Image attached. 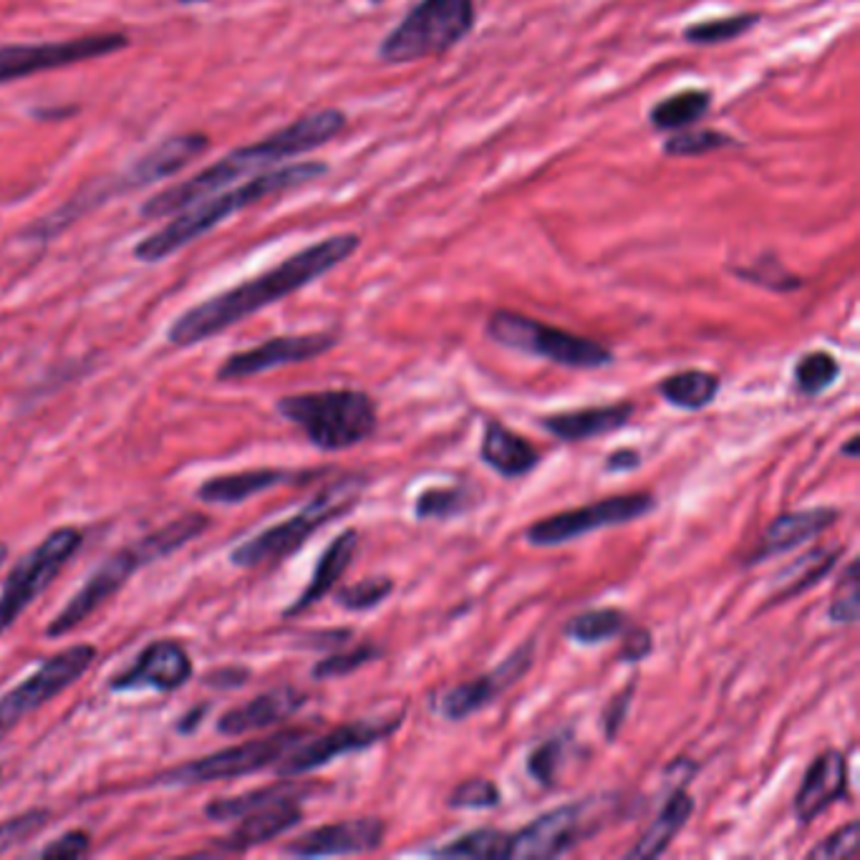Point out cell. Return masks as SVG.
<instances>
[{
    "label": "cell",
    "instance_id": "obj_25",
    "mask_svg": "<svg viewBox=\"0 0 860 860\" xmlns=\"http://www.w3.org/2000/svg\"><path fill=\"white\" fill-rule=\"evenodd\" d=\"M634 416L631 402H616V404H600V406H586V409H573V412H558L548 414L540 419V427L550 434V437L560 442H588L596 437H606L610 432L624 429Z\"/></svg>",
    "mask_w": 860,
    "mask_h": 860
},
{
    "label": "cell",
    "instance_id": "obj_15",
    "mask_svg": "<svg viewBox=\"0 0 860 860\" xmlns=\"http://www.w3.org/2000/svg\"><path fill=\"white\" fill-rule=\"evenodd\" d=\"M402 727V715L388 719H366V721H348L331 732L313 737L311 742H301L293 747L281 762L275 765L277 777H301L321 767L331 765L338 757L364 752L384 739L392 737Z\"/></svg>",
    "mask_w": 860,
    "mask_h": 860
},
{
    "label": "cell",
    "instance_id": "obj_34",
    "mask_svg": "<svg viewBox=\"0 0 860 860\" xmlns=\"http://www.w3.org/2000/svg\"><path fill=\"white\" fill-rule=\"evenodd\" d=\"M475 503V489L469 485L429 487L416 497L414 515L419 517V520H452V517L469 513Z\"/></svg>",
    "mask_w": 860,
    "mask_h": 860
},
{
    "label": "cell",
    "instance_id": "obj_20",
    "mask_svg": "<svg viewBox=\"0 0 860 860\" xmlns=\"http://www.w3.org/2000/svg\"><path fill=\"white\" fill-rule=\"evenodd\" d=\"M192 677L188 649L174 638H156L136 654L129 669L114 674L111 691H174Z\"/></svg>",
    "mask_w": 860,
    "mask_h": 860
},
{
    "label": "cell",
    "instance_id": "obj_5",
    "mask_svg": "<svg viewBox=\"0 0 860 860\" xmlns=\"http://www.w3.org/2000/svg\"><path fill=\"white\" fill-rule=\"evenodd\" d=\"M283 419L295 424L321 452H344L376 432V402L356 388L283 396L275 404Z\"/></svg>",
    "mask_w": 860,
    "mask_h": 860
},
{
    "label": "cell",
    "instance_id": "obj_18",
    "mask_svg": "<svg viewBox=\"0 0 860 860\" xmlns=\"http://www.w3.org/2000/svg\"><path fill=\"white\" fill-rule=\"evenodd\" d=\"M588 802H570L553 808L527 822L510 836L507 858H558L580 843L588 828Z\"/></svg>",
    "mask_w": 860,
    "mask_h": 860
},
{
    "label": "cell",
    "instance_id": "obj_47",
    "mask_svg": "<svg viewBox=\"0 0 860 860\" xmlns=\"http://www.w3.org/2000/svg\"><path fill=\"white\" fill-rule=\"evenodd\" d=\"M89 848H91L89 832L71 830V832H67V836L51 840L49 846H43L39 850V856L41 858H67L69 860V858H81L83 853H89Z\"/></svg>",
    "mask_w": 860,
    "mask_h": 860
},
{
    "label": "cell",
    "instance_id": "obj_30",
    "mask_svg": "<svg viewBox=\"0 0 860 860\" xmlns=\"http://www.w3.org/2000/svg\"><path fill=\"white\" fill-rule=\"evenodd\" d=\"M719 376L701 372V368H684L671 376H666L659 382L656 392H659L666 404L677 406L684 412H699L717 399L719 394Z\"/></svg>",
    "mask_w": 860,
    "mask_h": 860
},
{
    "label": "cell",
    "instance_id": "obj_48",
    "mask_svg": "<svg viewBox=\"0 0 860 860\" xmlns=\"http://www.w3.org/2000/svg\"><path fill=\"white\" fill-rule=\"evenodd\" d=\"M654 649V641H651V634L646 631V628H631V631L626 634L621 649H618V659L621 661H644L646 656L651 654Z\"/></svg>",
    "mask_w": 860,
    "mask_h": 860
},
{
    "label": "cell",
    "instance_id": "obj_45",
    "mask_svg": "<svg viewBox=\"0 0 860 860\" xmlns=\"http://www.w3.org/2000/svg\"><path fill=\"white\" fill-rule=\"evenodd\" d=\"M858 608H860V594H858V560H850L843 576V590L832 598L828 608V618L832 624H856L858 621Z\"/></svg>",
    "mask_w": 860,
    "mask_h": 860
},
{
    "label": "cell",
    "instance_id": "obj_31",
    "mask_svg": "<svg viewBox=\"0 0 860 860\" xmlns=\"http://www.w3.org/2000/svg\"><path fill=\"white\" fill-rule=\"evenodd\" d=\"M711 91L709 89H684L677 94L656 101L649 111V124L656 132H681L697 124L709 114Z\"/></svg>",
    "mask_w": 860,
    "mask_h": 860
},
{
    "label": "cell",
    "instance_id": "obj_12",
    "mask_svg": "<svg viewBox=\"0 0 860 860\" xmlns=\"http://www.w3.org/2000/svg\"><path fill=\"white\" fill-rule=\"evenodd\" d=\"M97 661V649L91 644H73L69 649L53 654L39 669L13 687L0 699V739L21 721L49 705L63 689L77 684Z\"/></svg>",
    "mask_w": 860,
    "mask_h": 860
},
{
    "label": "cell",
    "instance_id": "obj_38",
    "mask_svg": "<svg viewBox=\"0 0 860 860\" xmlns=\"http://www.w3.org/2000/svg\"><path fill=\"white\" fill-rule=\"evenodd\" d=\"M729 146H742L737 142L732 134L719 132V129H681V132H674L669 139L664 142V154L666 156H705L719 150H729Z\"/></svg>",
    "mask_w": 860,
    "mask_h": 860
},
{
    "label": "cell",
    "instance_id": "obj_4",
    "mask_svg": "<svg viewBox=\"0 0 860 860\" xmlns=\"http://www.w3.org/2000/svg\"><path fill=\"white\" fill-rule=\"evenodd\" d=\"M208 527L210 520L205 515H184L172 520L170 525L160 527V530L144 535V538H139L136 543L127 545V548L117 550L114 555H109V558L91 573L89 580L73 594L69 604L59 610V616L45 628V636L61 638L77 631L83 621H89L107 600L114 598L119 590L127 586L129 578H132L139 568L150 566V563L164 558V555L180 550L182 545L192 543L198 535L205 533Z\"/></svg>",
    "mask_w": 860,
    "mask_h": 860
},
{
    "label": "cell",
    "instance_id": "obj_39",
    "mask_svg": "<svg viewBox=\"0 0 860 860\" xmlns=\"http://www.w3.org/2000/svg\"><path fill=\"white\" fill-rule=\"evenodd\" d=\"M732 273L742 281L760 285V289H767L772 293H792L802 289V277L788 271L780 261H777L775 253H765L757 257V261L749 267H732Z\"/></svg>",
    "mask_w": 860,
    "mask_h": 860
},
{
    "label": "cell",
    "instance_id": "obj_33",
    "mask_svg": "<svg viewBox=\"0 0 860 860\" xmlns=\"http://www.w3.org/2000/svg\"><path fill=\"white\" fill-rule=\"evenodd\" d=\"M507 846L510 836L495 828H477L465 836L449 840L447 846L432 848L429 856L434 858H467V860H497L507 858Z\"/></svg>",
    "mask_w": 860,
    "mask_h": 860
},
{
    "label": "cell",
    "instance_id": "obj_43",
    "mask_svg": "<svg viewBox=\"0 0 860 860\" xmlns=\"http://www.w3.org/2000/svg\"><path fill=\"white\" fill-rule=\"evenodd\" d=\"M808 856L816 860H840V858L856 860L860 856V822L850 820L848 826L830 832V836L822 840L820 846L812 848Z\"/></svg>",
    "mask_w": 860,
    "mask_h": 860
},
{
    "label": "cell",
    "instance_id": "obj_17",
    "mask_svg": "<svg viewBox=\"0 0 860 860\" xmlns=\"http://www.w3.org/2000/svg\"><path fill=\"white\" fill-rule=\"evenodd\" d=\"M336 344L338 336L328 331L303 333V336H277L247 351H237V354L222 361L217 378L220 382H240V378H253L281 366L303 364V361L323 356Z\"/></svg>",
    "mask_w": 860,
    "mask_h": 860
},
{
    "label": "cell",
    "instance_id": "obj_40",
    "mask_svg": "<svg viewBox=\"0 0 860 860\" xmlns=\"http://www.w3.org/2000/svg\"><path fill=\"white\" fill-rule=\"evenodd\" d=\"M378 656H382V649H376L374 644H361L356 649L326 656V659H321L316 666H313V679L348 677V674L364 669L366 664L376 661Z\"/></svg>",
    "mask_w": 860,
    "mask_h": 860
},
{
    "label": "cell",
    "instance_id": "obj_19",
    "mask_svg": "<svg viewBox=\"0 0 860 860\" xmlns=\"http://www.w3.org/2000/svg\"><path fill=\"white\" fill-rule=\"evenodd\" d=\"M208 146H210V136L202 132L172 134L162 139V142L154 144L150 152L139 156L124 174H119V178L109 180L104 188H99L94 205H99L101 200H107L109 194L139 190V188H146V184L174 178V174L182 172L190 162L205 154Z\"/></svg>",
    "mask_w": 860,
    "mask_h": 860
},
{
    "label": "cell",
    "instance_id": "obj_44",
    "mask_svg": "<svg viewBox=\"0 0 860 860\" xmlns=\"http://www.w3.org/2000/svg\"><path fill=\"white\" fill-rule=\"evenodd\" d=\"M45 822H49V810H28L11 820L0 822V856L26 843L28 838H33L36 832L45 828Z\"/></svg>",
    "mask_w": 860,
    "mask_h": 860
},
{
    "label": "cell",
    "instance_id": "obj_24",
    "mask_svg": "<svg viewBox=\"0 0 860 860\" xmlns=\"http://www.w3.org/2000/svg\"><path fill=\"white\" fill-rule=\"evenodd\" d=\"M308 701L305 691L295 689V687H275L271 691L261 694L247 705H240L235 709L225 711L217 721V732L225 737H240L247 732H257V729H265L271 725H277V721L293 717L295 711H301V707Z\"/></svg>",
    "mask_w": 860,
    "mask_h": 860
},
{
    "label": "cell",
    "instance_id": "obj_22",
    "mask_svg": "<svg viewBox=\"0 0 860 860\" xmlns=\"http://www.w3.org/2000/svg\"><path fill=\"white\" fill-rule=\"evenodd\" d=\"M848 760L838 749H826L820 752L805 772L798 792H795V818L802 826H810L820 812H826L830 805L843 800L848 795Z\"/></svg>",
    "mask_w": 860,
    "mask_h": 860
},
{
    "label": "cell",
    "instance_id": "obj_23",
    "mask_svg": "<svg viewBox=\"0 0 860 860\" xmlns=\"http://www.w3.org/2000/svg\"><path fill=\"white\" fill-rule=\"evenodd\" d=\"M838 517L840 513L836 507H826V505L775 517L760 538V543H757V548L747 555V566H755V563L760 560H770L775 555L795 550L798 545L818 538V535L830 530V527L838 523Z\"/></svg>",
    "mask_w": 860,
    "mask_h": 860
},
{
    "label": "cell",
    "instance_id": "obj_7",
    "mask_svg": "<svg viewBox=\"0 0 860 860\" xmlns=\"http://www.w3.org/2000/svg\"><path fill=\"white\" fill-rule=\"evenodd\" d=\"M361 487H364V479L358 477H346L328 485L308 505L291 515L289 520L275 523L267 530L257 533L255 538L240 543L230 553V563L237 568H255L263 566V563L289 558L291 553L303 548L311 535H316L321 527L336 520L338 515L348 513L358 503Z\"/></svg>",
    "mask_w": 860,
    "mask_h": 860
},
{
    "label": "cell",
    "instance_id": "obj_27",
    "mask_svg": "<svg viewBox=\"0 0 860 860\" xmlns=\"http://www.w3.org/2000/svg\"><path fill=\"white\" fill-rule=\"evenodd\" d=\"M358 550V533L356 530H344L333 540L326 550H323L318 566L313 568V576L308 580V586L303 588V594L293 600V604L283 610L285 618L301 616L303 610H308L311 606H316L318 600L326 598L336 583L344 578V573L348 570L351 560Z\"/></svg>",
    "mask_w": 860,
    "mask_h": 860
},
{
    "label": "cell",
    "instance_id": "obj_32",
    "mask_svg": "<svg viewBox=\"0 0 860 860\" xmlns=\"http://www.w3.org/2000/svg\"><path fill=\"white\" fill-rule=\"evenodd\" d=\"M838 555V548H818L802 555L800 560H795L792 566H788L777 576V588L770 596L772 604H777V600H790L805 594V590H810L812 586H818V583L836 568Z\"/></svg>",
    "mask_w": 860,
    "mask_h": 860
},
{
    "label": "cell",
    "instance_id": "obj_21",
    "mask_svg": "<svg viewBox=\"0 0 860 860\" xmlns=\"http://www.w3.org/2000/svg\"><path fill=\"white\" fill-rule=\"evenodd\" d=\"M386 836L384 820L358 818L341 820L331 826L313 828L285 846V856L293 858H333V856H361L382 848Z\"/></svg>",
    "mask_w": 860,
    "mask_h": 860
},
{
    "label": "cell",
    "instance_id": "obj_13",
    "mask_svg": "<svg viewBox=\"0 0 860 860\" xmlns=\"http://www.w3.org/2000/svg\"><path fill=\"white\" fill-rule=\"evenodd\" d=\"M129 45L127 33H94L71 41L49 43H0V87L36 73L77 67L83 61L114 55Z\"/></svg>",
    "mask_w": 860,
    "mask_h": 860
},
{
    "label": "cell",
    "instance_id": "obj_55",
    "mask_svg": "<svg viewBox=\"0 0 860 860\" xmlns=\"http://www.w3.org/2000/svg\"><path fill=\"white\" fill-rule=\"evenodd\" d=\"M368 3H372V6H382L384 0H368Z\"/></svg>",
    "mask_w": 860,
    "mask_h": 860
},
{
    "label": "cell",
    "instance_id": "obj_42",
    "mask_svg": "<svg viewBox=\"0 0 860 860\" xmlns=\"http://www.w3.org/2000/svg\"><path fill=\"white\" fill-rule=\"evenodd\" d=\"M499 798H503V795H499L495 782L477 777V780L457 785V788L449 792L447 805L457 810H493L499 805Z\"/></svg>",
    "mask_w": 860,
    "mask_h": 860
},
{
    "label": "cell",
    "instance_id": "obj_11",
    "mask_svg": "<svg viewBox=\"0 0 860 860\" xmlns=\"http://www.w3.org/2000/svg\"><path fill=\"white\" fill-rule=\"evenodd\" d=\"M81 543L83 535L77 527H59L16 563L0 590V634H6L21 618L23 610L51 586L61 568L77 555Z\"/></svg>",
    "mask_w": 860,
    "mask_h": 860
},
{
    "label": "cell",
    "instance_id": "obj_50",
    "mask_svg": "<svg viewBox=\"0 0 860 860\" xmlns=\"http://www.w3.org/2000/svg\"><path fill=\"white\" fill-rule=\"evenodd\" d=\"M638 465H641V457H638L636 449H616L610 452L606 459L608 472H628V469H636Z\"/></svg>",
    "mask_w": 860,
    "mask_h": 860
},
{
    "label": "cell",
    "instance_id": "obj_1",
    "mask_svg": "<svg viewBox=\"0 0 860 860\" xmlns=\"http://www.w3.org/2000/svg\"><path fill=\"white\" fill-rule=\"evenodd\" d=\"M358 245L361 237L356 233H338L323 237L318 243L285 257L283 263H277L271 271L250 277L245 283H237L235 289L222 291L208 301L192 305L190 311H184L182 316L174 318L170 331H166V338H170L172 346L180 348L202 344V341L233 328L235 323L255 316L257 311L289 299V295L299 293L305 285L318 281V277L331 273L333 267L346 263L348 257L356 253Z\"/></svg>",
    "mask_w": 860,
    "mask_h": 860
},
{
    "label": "cell",
    "instance_id": "obj_3",
    "mask_svg": "<svg viewBox=\"0 0 860 860\" xmlns=\"http://www.w3.org/2000/svg\"><path fill=\"white\" fill-rule=\"evenodd\" d=\"M328 174L326 162H293V164H277L271 170L257 172L247 182L237 184V188H227L212 198L198 202L188 210H182L174 215L170 225L154 230L152 235L139 240L134 245V257L139 263H160L164 257H172L180 253L182 247H188L194 240L208 235L210 230H215L220 222L230 220L237 212L257 205L273 194L289 192L303 184H311Z\"/></svg>",
    "mask_w": 860,
    "mask_h": 860
},
{
    "label": "cell",
    "instance_id": "obj_26",
    "mask_svg": "<svg viewBox=\"0 0 860 860\" xmlns=\"http://www.w3.org/2000/svg\"><path fill=\"white\" fill-rule=\"evenodd\" d=\"M479 459L505 479H517L530 475L540 465V452L520 434L507 429L503 422L489 419L479 444Z\"/></svg>",
    "mask_w": 860,
    "mask_h": 860
},
{
    "label": "cell",
    "instance_id": "obj_46",
    "mask_svg": "<svg viewBox=\"0 0 860 860\" xmlns=\"http://www.w3.org/2000/svg\"><path fill=\"white\" fill-rule=\"evenodd\" d=\"M560 752H563L560 739H550V742L538 745L530 755H527V772H530L533 780L540 782L543 788H553L555 785Z\"/></svg>",
    "mask_w": 860,
    "mask_h": 860
},
{
    "label": "cell",
    "instance_id": "obj_35",
    "mask_svg": "<svg viewBox=\"0 0 860 860\" xmlns=\"http://www.w3.org/2000/svg\"><path fill=\"white\" fill-rule=\"evenodd\" d=\"M760 21H762V13H755V11L709 18V21H699L684 28L681 39L691 45L729 43L739 39V36H747L752 28L760 26Z\"/></svg>",
    "mask_w": 860,
    "mask_h": 860
},
{
    "label": "cell",
    "instance_id": "obj_2",
    "mask_svg": "<svg viewBox=\"0 0 860 860\" xmlns=\"http://www.w3.org/2000/svg\"><path fill=\"white\" fill-rule=\"evenodd\" d=\"M346 124V114L336 107L308 111V114L293 119L291 124L275 129L273 134L227 152L225 156H220L217 162H212L205 170L192 174V178L184 182L152 194V198L144 200V205L139 208V215L144 220L178 215V212L198 205V202L212 198V194L227 190L230 184H235L237 180L253 178L257 172H265L271 170V166L293 160V156L318 150V146L328 144L331 139H336L344 132Z\"/></svg>",
    "mask_w": 860,
    "mask_h": 860
},
{
    "label": "cell",
    "instance_id": "obj_14",
    "mask_svg": "<svg viewBox=\"0 0 860 860\" xmlns=\"http://www.w3.org/2000/svg\"><path fill=\"white\" fill-rule=\"evenodd\" d=\"M654 507L656 499L649 493L614 495L533 523L525 530V540L538 545V548H555V545L573 543L588 533L641 520V517L654 513Z\"/></svg>",
    "mask_w": 860,
    "mask_h": 860
},
{
    "label": "cell",
    "instance_id": "obj_6",
    "mask_svg": "<svg viewBox=\"0 0 860 860\" xmlns=\"http://www.w3.org/2000/svg\"><path fill=\"white\" fill-rule=\"evenodd\" d=\"M475 0H419L378 43V59L392 67L455 49L475 31Z\"/></svg>",
    "mask_w": 860,
    "mask_h": 860
},
{
    "label": "cell",
    "instance_id": "obj_51",
    "mask_svg": "<svg viewBox=\"0 0 860 860\" xmlns=\"http://www.w3.org/2000/svg\"><path fill=\"white\" fill-rule=\"evenodd\" d=\"M208 709H210L208 705H200V707H194L188 717H182L180 727H178L180 732H194V727L200 725V717H205V715H208Z\"/></svg>",
    "mask_w": 860,
    "mask_h": 860
},
{
    "label": "cell",
    "instance_id": "obj_52",
    "mask_svg": "<svg viewBox=\"0 0 860 860\" xmlns=\"http://www.w3.org/2000/svg\"><path fill=\"white\" fill-rule=\"evenodd\" d=\"M843 452H846V455H848L850 459L860 457V455H858V437H850V439H848V444H846V447H843Z\"/></svg>",
    "mask_w": 860,
    "mask_h": 860
},
{
    "label": "cell",
    "instance_id": "obj_10",
    "mask_svg": "<svg viewBox=\"0 0 860 860\" xmlns=\"http://www.w3.org/2000/svg\"><path fill=\"white\" fill-rule=\"evenodd\" d=\"M308 737V727H293L263 739H250V742L243 745L217 749V752L200 757V760L170 767V770L156 775L154 785H164V788H188V785H208L255 775L265 770V767H275L293 747H299L303 739Z\"/></svg>",
    "mask_w": 860,
    "mask_h": 860
},
{
    "label": "cell",
    "instance_id": "obj_29",
    "mask_svg": "<svg viewBox=\"0 0 860 860\" xmlns=\"http://www.w3.org/2000/svg\"><path fill=\"white\" fill-rule=\"evenodd\" d=\"M694 812V798L687 792V788H679L671 792V798L664 802L659 818L651 822V828L636 840V846L628 850L626 858H641L651 860L666 853V848L671 846V840L677 832L687 826V820Z\"/></svg>",
    "mask_w": 860,
    "mask_h": 860
},
{
    "label": "cell",
    "instance_id": "obj_37",
    "mask_svg": "<svg viewBox=\"0 0 860 860\" xmlns=\"http://www.w3.org/2000/svg\"><path fill=\"white\" fill-rule=\"evenodd\" d=\"M792 376L802 396H820L840 378V361L828 351H810L798 358Z\"/></svg>",
    "mask_w": 860,
    "mask_h": 860
},
{
    "label": "cell",
    "instance_id": "obj_41",
    "mask_svg": "<svg viewBox=\"0 0 860 860\" xmlns=\"http://www.w3.org/2000/svg\"><path fill=\"white\" fill-rule=\"evenodd\" d=\"M392 590H394V580L378 576V578H366L354 583V586L341 588L336 594V600L338 606H344L346 610H372L378 604H384V600L392 596Z\"/></svg>",
    "mask_w": 860,
    "mask_h": 860
},
{
    "label": "cell",
    "instance_id": "obj_36",
    "mask_svg": "<svg viewBox=\"0 0 860 860\" xmlns=\"http://www.w3.org/2000/svg\"><path fill=\"white\" fill-rule=\"evenodd\" d=\"M626 628V614L621 608H594L573 616L566 624V636L576 644H604L616 638Z\"/></svg>",
    "mask_w": 860,
    "mask_h": 860
},
{
    "label": "cell",
    "instance_id": "obj_16",
    "mask_svg": "<svg viewBox=\"0 0 860 860\" xmlns=\"http://www.w3.org/2000/svg\"><path fill=\"white\" fill-rule=\"evenodd\" d=\"M535 661V638H527L525 644L517 646V649L507 656V659L499 661L495 669H489L479 677L469 679L465 684H457L442 694V697L434 701V709L437 715L444 717L447 721H462L475 715V711H483L485 707L493 705V701L505 694L513 684L520 681L530 666Z\"/></svg>",
    "mask_w": 860,
    "mask_h": 860
},
{
    "label": "cell",
    "instance_id": "obj_49",
    "mask_svg": "<svg viewBox=\"0 0 860 860\" xmlns=\"http://www.w3.org/2000/svg\"><path fill=\"white\" fill-rule=\"evenodd\" d=\"M631 694H634V684H631V687H626V691L621 694V697H616L614 701H610V707L606 709V737H608V742H614L616 735L621 732L626 709H628V705H631Z\"/></svg>",
    "mask_w": 860,
    "mask_h": 860
},
{
    "label": "cell",
    "instance_id": "obj_53",
    "mask_svg": "<svg viewBox=\"0 0 860 860\" xmlns=\"http://www.w3.org/2000/svg\"><path fill=\"white\" fill-rule=\"evenodd\" d=\"M8 558V548H6V545L3 543H0V566H3V560Z\"/></svg>",
    "mask_w": 860,
    "mask_h": 860
},
{
    "label": "cell",
    "instance_id": "obj_9",
    "mask_svg": "<svg viewBox=\"0 0 860 860\" xmlns=\"http://www.w3.org/2000/svg\"><path fill=\"white\" fill-rule=\"evenodd\" d=\"M487 336L499 346L548 358L566 368H606L616 361L614 351L594 338L578 336V333L507 308H497L487 318Z\"/></svg>",
    "mask_w": 860,
    "mask_h": 860
},
{
    "label": "cell",
    "instance_id": "obj_54",
    "mask_svg": "<svg viewBox=\"0 0 860 860\" xmlns=\"http://www.w3.org/2000/svg\"><path fill=\"white\" fill-rule=\"evenodd\" d=\"M182 6H194V3H208V0H178Z\"/></svg>",
    "mask_w": 860,
    "mask_h": 860
},
{
    "label": "cell",
    "instance_id": "obj_28",
    "mask_svg": "<svg viewBox=\"0 0 860 860\" xmlns=\"http://www.w3.org/2000/svg\"><path fill=\"white\" fill-rule=\"evenodd\" d=\"M291 479L293 472L277 467L233 472V475H217L208 479V483H202L198 487V497L210 505H237L265 493V489L291 483Z\"/></svg>",
    "mask_w": 860,
    "mask_h": 860
},
{
    "label": "cell",
    "instance_id": "obj_8",
    "mask_svg": "<svg viewBox=\"0 0 860 860\" xmlns=\"http://www.w3.org/2000/svg\"><path fill=\"white\" fill-rule=\"evenodd\" d=\"M205 816L217 822L237 820L233 832L217 840V846L225 853H247L299 826L303 808L295 798V788L277 785V788H263L237 798H220L208 805Z\"/></svg>",
    "mask_w": 860,
    "mask_h": 860
}]
</instances>
